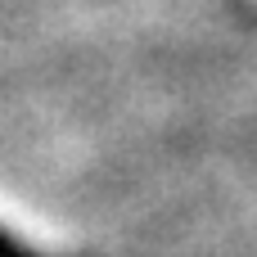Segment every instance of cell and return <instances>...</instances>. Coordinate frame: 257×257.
Listing matches in <instances>:
<instances>
[{
  "label": "cell",
  "mask_w": 257,
  "mask_h": 257,
  "mask_svg": "<svg viewBox=\"0 0 257 257\" xmlns=\"http://www.w3.org/2000/svg\"><path fill=\"white\" fill-rule=\"evenodd\" d=\"M0 257H27V253H23V248H18V244H14V239L0 230Z\"/></svg>",
  "instance_id": "6da1fadb"
}]
</instances>
